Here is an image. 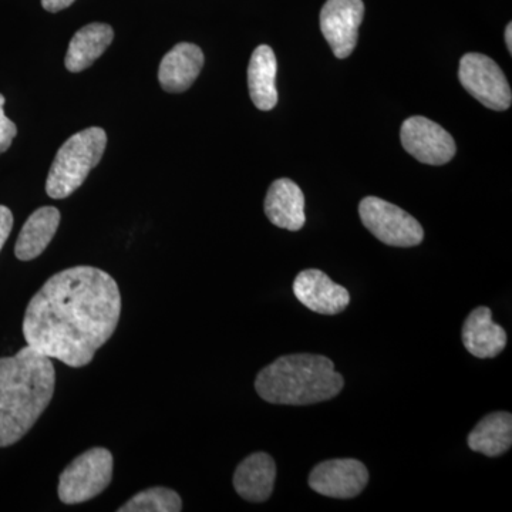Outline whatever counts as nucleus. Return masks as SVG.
I'll return each mask as SVG.
<instances>
[{
    "label": "nucleus",
    "instance_id": "nucleus-8",
    "mask_svg": "<svg viewBox=\"0 0 512 512\" xmlns=\"http://www.w3.org/2000/svg\"><path fill=\"white\" fill-rule=\"evenodd\" d=\"M400 140L404 150L423 164L444 165L456 156L454 138L427 117L413 116L404 121Z\"/></svg>",
    "mask_w": 512,
    "mask_h": 512
},
{
    "label": "nucleus",
    "instance_id": "nucleus-17",
    "mask_svg": "<svg viewBox=\"0 0 512 512\" xmlns=\"http://www.w3.org/2000/svg\"><path fill=\"white\" fill-rule=\"evenodd\" d=\"M60 211L56 207H42L33 212L20 231L15 255L19 261H32L49 247L60 225Z\"/></svg>",
    "mask_w": 512,
    "mask_h": 512
},
{
    "label": "nucleus",
    "instance_id": "nucleus-21",
    "mask_svg": "<svg viewBox=\"0 0 512 512\" xmlns=\"http://www.w3.org/2000/svg\"><path fill=\"white\" fill-rule=\"evenodd\" d=\"M5 97L0 94V154L6 153L9 147L12 146L16 134H18V127L9 120L5 114Z\"/></svg>",
    "mask_w": 512,
    "mask_h": 512
},
{
    "label": "nucleus",
    "instance_id": "nucleus-24",
    "mask_svg": "<svg viewBox=\"0 0 512 512\" xmlns=\"http://www.w3.org/2000/svg\"><path fill=\"white\" fill-rule=\"evenodd\" d=\"M512 25L508 23L507 29H505V43H507L508 52L512 53Z\"/></svg>",
    "mask_w": 512,
    "mask_h": 512
},
{
    "label": "nucleus",
    "instance_id": "nucleus-20",
    "mask_svg": "<svg viewBox=\"0 0 512 512\" xmlns=\"http://www.w3.org/2000/svg\"><path fill=\"white\" fill-rule=\"evenodd\" d=\"M183 500L171 488L153 487L134 495L119 512H180Z\"/></svg>",
    "mask_w": 512,
    "mask_h": 512
},
{
    "label": "nucleus",
    "instance_id": "nucleus-4",
    "mask_svg": "<svg viewBox=\"0 0 512 512\" xmlns=\"http://www.w3.org/2000/svg\"><path fill=\"white\" fill-rule=\"evenodd\" d=\"M106 147L107 134L100 127L86 128L66 140L47 175V195L53 200L70 197L100 163Z\"/></svg>",
    "mask_w": 512,
    "mask_h": 512
},
{
    "label": "nucleus",
    "instance_id": "nucleus-19",
    "mask_svg": "<svg viewBox=\"0 0 512 512\" xmlns=\"http://www.w3.org/2000/svg\"><path fill=\"white\" fill-rule=\"evenodd\" d=\"M468 447L487 457L507 453L512 444V416L507 412L488 414L468 434Z\"/></svg>",
    "mask_w": 512,
    "mask_h": 512
},
{
    "label": "nucleus",
    "instance_id": "nucleus-12",
    "mask_svg": "<svg viewBox=\"0 0 512 512\" xmlns=\"http://www.w3.org/2000/svg\"><path fill=\"white\" fill-rule=\"evenodd\" d=\"M204 53L192 43H178L161 60L158 80L168 93H183L200 76Z\"/></svg>",
    "mask_w": 512,
    "mask_h": 512
},
{
    "label": "nucleus",
    "instance_id": "nucleus-10",
    "mask_svg": "<svg viewBox=\"0 0 512 512\" xmlns=\"http://www.w3.org/2000/svg\"><path fill=\"white\" fill-rule=\"evenodd\" d=\"M369 471L362 461L355 458H336L323 461L313 468L309 487L325 497L349 500L365 490Z\"/></svg>",
    "mask_w": 512,
    "mask_h": 512
},
{
    "label": "nucleus",
    "instance_id": "nucleus-14",
    "mask_svg": "<svg viewBox=\"0 0 512 512\" xmlns=\"http://www.w3.org/2000/svg\"><path fill=\"white\" fill-rule=\"evenodd\" d=\"M464 346L478 359H493L507 346V332L493 320L487 306H480L468 315L461 332Z\"/></svg>",
    "mask_w": 512,
    "mask_h": 512
},
{
    "label": "nucleus",
    "instance_id": "nucleus-1",
    "mask_svg": "<svg viewBox=\"0 0 512 512\" xmlns=\"http://www.w3.org/2000/svg\"><path fill=\"white\" fill-rule=\"evenodd\" d=\"M120 315L113 276L94 266H73L50 276L30 299L23 336L30 348L79 369L109 342Z\"/></svg>",
    "mask_w": 512,
    "mask_h": 512
},
{
    "label": "nucleus",
    "instance_id": "nucleus-5",
    "mask_svg": "<svg viewBox=\"0 0 512 512\" xmlns=\"http://www.w3.org/2000/svg\"><path fill=\"white\" fill-rule=\"evenodd\" d=\"M113 454L94 447L74 458L59 477L57 494L66 505L87 503L103 493L113 480Z\"/></svg>",
    "mask_w": 512,
    "mask_h": 512
},
{
    "label": "nucleus",
    "instance_id": "nucleus-18",
    "mask_svg": "<svg viewBox=\"0 0 512 512\" xmlns=\"http://www.w3.org/2000/svg\"><path fill=\"white\" fill-rule=\"evenodd\" d=\"M113 39V29L106 23H90L84 26L70 42L64 60L66 69L72 73L83 72L106 52Z\"/></svg>",
    "mask_w": 512,
    "mask_h": 512
},
{
    "label": "nucleus",
    "instance_id": "nucleus-11",
    "mask_svg": "<svg viewBox=\"0 0 512 512\" xmlns=\"http://www.w3.org/2000/svg\"><path fill=\"white\" fill-rule=\"evenodd\" d=\"M293 295L312 312L338 315L348 308L350 293L345 286L335 284L325 272L306 269L293 282Z\"/></svg>",
    "mask_w": 512,
    "mask_h": 512
},
{
    "label": "nucleus",
    "instance_id": "nucleus-13",
    "mask_svg": "<svg viewBox=\"0 0 512 512\" xmlns=\"http://www.w3.org/2000/svg\"><path fill=\"white\" fill-rule=\"evenodd\" d=\"M265 214L278 228L299 231L305 227V195L289 178L276 180L265 198Z\"/></svg>",
    "mask_w": 512,
    "mask_h": 512
},
{
    "label": "nucleus",
    "instance_id": "nucleus-6",
    "mask_svg": "<svg viewBox=\"0 0 512 512\" xmlns=\"http://www.w3.org/2000/svg\"><path fill=\"white\" fill-rule=\"evenodd\" d=\"M363 225L383 244L397 248L417 247L424 229L409 212L377 197L363 198L359 204Z\"/></svg>",
    "mask_w": 512,
    "mask_h": 512
},
{
    "label": "nucleus",
    "instance_id": "nucleus-3",
    "mask_svg": "<svg viewBox=\"0 0 512 512\" xmlns=\"http://www.w3.org/2000/svg\"><path fill=\"white\" fill-rule=\"evenodd\" d=\"M345 380L326 356H282L259 372L255 390L265 402L309 406L326 402L342 392Z\"/></svg>",
    "mask_w": 512,
    "mask_h": 512
},
{
    "label": "nucleus",
    "instance_id": "nucleus-22",
    "mask_svg": "<svg viewBox=\"0 0 512 512\" xmlns=\"http://www.w3.org/2000/svg\"><path fill=\"white\" fill-rule=\"evenodd\" d=\"M13 228V214L5 205H0V251L8 241Z\"/></svg>",
    "mask_w": 512,
    "mask_h": 512
},
{
    "label": "nucleus",
    "instance_id": "nucleus-16",
    "mask_svg": "<svg viewBox=\"0 0 512 512\" xmlns=\"http://www.w3.org/2000/svg\"><path fill=\"white\" fill-rule=\"evenodd\" d=\"M276 72L278 62L274 50L266 45L256 47L248 67L249 96L256 109L269 111L278 103Z\"/></svg>",
    "mask_w": 512,
    "mask_h": 512
},
{
    "label": "nucleus",
    "instance_id": "nucleus-2",
    "mask_svg": "<svg viewBox=\"0 0 512 512\" xmlns=\"http://www.w3.org/2000/svg\"><path fill=\"white\" fill-rule=\"evenodd\" d=\"M56 372L52 359L25 346L0 357V447L22 440L52 402Z\"/></svg>",
    "mask_w": 512,
    "mask_h": 512
},
{
    "label": "nucleus",
    "instance_id": "nucleus-23",
    "mask_svg": "<svg viewBox=\"0 0 512 512\" xmlns=\"http://www.w3.org/2000/svg\"><path fill=\"white\" fill-rule=\"evenodd\" d=\"M74 2L76 0H42V6L47 12L56 13L69 8Z\"/></svg>",
    "mask_w": 512,
    "mask_h": 512
},
{
    "label": "nucleus",
    "instance_id": "nucleus-15",
    "mask_svg": "<svg viewBox=\"0 0 512 512\" xmlns=\"http://www.w3.org/2000/svg\"><path fill=\"white\" fill-rule=\"evenodd\" d=\"M275 480V460L261 451L239 463L234 474V488L239 497L249 503H264L274 491Z\"/></svg>",
    "mask_w": 512,
    "mask_h": 512
},
{
    "label": "nucleus",
    "instance_id": "nucleus-9",
    "mask_svg": "<svg viewBox=\"0 0 512 512\" xmlns=\"http://www.w3.org/2000/svg\"><path fill=\"white\" fill-rule=\"evenodd\" d=\"M363 16V0H328L323 5L320 30L338 59H346L356 49Z\"/></svg>",
    "mask_w": 512,
    "mask_h": 512
},
{
    "label": "nucleus",
    "instance_id": "nucleus-7",
    "mask_svg": "<svg viewBox=\"0 0 512 512\" xmlns=\"http://www.w3.org/2000/svg\"><path fill=\"white\" fill-rule=\"evenodd\" d=\"M458 79L461 86L487 109H510V84L501 67L490 57L481 53H467L461 57Z\"/></svg>",
    "mask_w": 512,
    "mask_h": 512
}]
</instances>
